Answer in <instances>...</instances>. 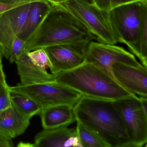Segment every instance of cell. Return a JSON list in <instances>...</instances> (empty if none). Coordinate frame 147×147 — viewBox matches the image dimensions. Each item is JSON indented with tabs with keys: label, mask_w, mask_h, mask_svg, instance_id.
Segmentation results:
<instances>
[{
	"label": "cell",
	"mask_w": 147,
	"mask_h": 147,
	"mask_svg": "<svg viewBox=\"0 0 147 147\" xmlns=\"http://www.w3.org/2000/svg\"><path fill=\"white\" fill-rule=\"evenodd\" d=\"M110 22L118 42L133 54L144 26L147 24V0L126 3L108 11Z\"/></svg>",
	"instance_id": "obj_4"
},
{
	"label": "cell",
	"mask_w": 147,
	"mask_h": 147,
	"mask_svg": "<svg viewBox=\"0 0 147 147\" xmlns=\"http://www.w3.org/2000/svg\"><path fill=\"white\" fill-rule=\"evenodd\" d=\"M85 62L98 67L113 78L112 66L115 63H123L137 67L143 66L134 55L122 47L93 41L86 51Z\"/></svg>",
	"instance_id": "obj_8"
},
{
	"label": "cell",
	"mask_w": 147,
	"mask_h": 147,
	"mask_svg": "<svg viewBox=\"0 0 147 147\" xmlns=\"http://www.w3.org/2000/svg\"><path fill=\"white\" fill-rule=\"evenodd\" d=\"M120 114L127 135L133 147H142L147 142V114L139 98L133 94L113 100Z\"/></svg>",
	"instance_id": "obj_7"
},
{
	"label": "cell",
	"mask_w": 147,
	"mask_h": 147,
	"mask_svg": "<svg viewBox=\"0 0 147 147\" xmlns=\"http://www.w3.org/2000/svg\"><path fill=\"white\" fill-rule=\"evenodd\" d=\"M76 121V130L82 147H110L99 135L80 122Z\"/></svg>",
	"instance_id": "obj_18"
},
{
	"label": "cell",
	"mask_w": 147,
	"mask_h": 147,
	"mask_svg": "<svg viewBox=\"0 0 147 147\" xmlns=\"http://www.w3.org/2000/svg\"><path fill=\"white\" fill-rule=\"evenodd\" d=\"M52 5H57L61 3V0H46Z\"/></svg>",
	"instance_id": "obj_29"
},
{
	"label": "cell",
	"mask_w": 147,
	"mask_h": 147,
	"mask_svg": "<svg viewBox=\"0 0 147 147\" xmlns=\"http://www.w3.org/2000/svg\"><path fill=\"white\" fill-rule=\"evenodd\" d=\"M57 5L69 13L93 40L110 45L118 42L112 28L108 11L78 0H69Z\"/></svg>",
	"instance_id": "obj_5"
},
{
	"label": "cell",
	"mask_w": 147,
	"mask_h": 147,
	"mask_svg": "<svg viewBox=\"0 0 147 147\" xmlns=\"http://www.w3.org/2000/svg\"><path fill=\"white\" fill-rule=\"evenodd\" d=\"M91 41L83 40L44 48L51 63V74L71 70L82 64Z\"/></svg>",
	"instance_id": "obj_9"
},
{
	"label": "cell",
	"mask_w": 147,
	"mask_h": 147,
	"mask_svg": "<svg viewBox=\"0 0 147 147\" xmlns=\"http://www.w3.org/2000/svg\"><path fill=\"white\" fill-rule=\"evenodd\" d=\"M26 53L32 62L37 66L45 69L48 68L50 69L51 68V63L44 48L34 50Z\"/></svg>",
	"instance_id": "obj_19"
},
{
	"label": "cell",
	"mask_w": 147,
	"mask_h": 147,
	"mask_svg": "<svg viewBox=\"0 0 147 147\" xmlns=\"http://www.w3.org/2000/svg\"><path fill=\"white\" fill-rule=\"evenodd\" d=\"M15 63L20 78V84L30 85L55 82L54 75L33 63L26 53L19 57Z\"/></svg>",
	"instance_id": "obj_13"
},
{
	"label": "cell",
	"mask_w": 147,
	"mask_h": 147,
	"mask_svg": "<svg viewBox=\"0 0 147 147\" xmlns=\"http://www.w3.org/2000/svg\"><path fill=\"white\" fill-rule=\"evenodd\" d=\"M30 120L12 106L0 113V130L13 139L24 133L30 125Z\"/></svg>",
	"instance_id": "obj_16"
},
{
	"label": "cell",
	"mask_w": 147,
	"mask_h": 147,
	"mask_svg": "<svg viewBox=\"0 0 147 147\" xmlns=\"http://www.w3.org/2000/svg\"><path fill=\"white\" fill-rule=\"evenodd\" d=\"M10 87L34 100L42 109L62 105L74 107L82 96L74 89L56 82L30 85L19 83Z\"/></svg>",
	"instance_id": "obj_6"
},
{
	"label": "cell",
	"mask_w": 147,
	"mask_h": 147,
	"mask_svg": "<svg viewBox=\"0 0 147 147\" xmlns=\"http://www.w3.org/2000/svg\"><path fill=\"white\" fill-rule=\"evenodd\" d=\"M142 107L145 114H147V97L140 96L138 97Z\"/></svg>",
	"instance_id": "obj_26"
},
{
	"label": "cell",
	"mask_w": 147,
	"mask_h": 147,
	"mask_svg": "<svg viewBox=\"0 0 147 147\" xmlns=\"http://www.w3.org/2000/svg\"><path fill=\"white\" fill-rule=\"evenodd\" d=\"M114 80L128 92L147 97V68L116 62L112 66Z\"/></svg>",
	"instance_id": "obj_11"
},
{
	"label": "cell",
	"mask_w": 147,
	"mask_h": 147,
	"mask_svg": "<svg viewBox=\"0 0 147 147\" xmlns=\"http://www.w3.org/2000/svg\"><path fill=\"white\" fill-rule=\"evenodd\" d=\"M14 143L12 139L0 130V147H13Z\"/></svg>",
	"instance_id": "obj_23"
},
{
	"label": "cell",
	"mask_w": 147,
	"mask_h": 147,
	"mask_svg": "<svg viewBox=\"0 0 147 147\" xmlns=\"http://www.w3.org/2000/svg\"><path fill=\"white\" fill-rule=\"evenodd\" d=\"M76 121L100 136L110 147H133L113 100L82 95L74 107Z\"/></svg>",
	"instance_id": "obj_1"
},
{
	"label": "cell",
	"mask_w": 147,
	"mask_h": 147,
	"mask_svg": "<svg viewBox=\"0 0 147 147\" xmlns=\"http://www.w3.org/2000/svg\"><path fill=\"white\" fill-rule=\"evenodd\" d=\"M12 106L10 86L5 80L0 85V113Z\"/></svg>",
	"instance_id": "obj_20"
},
{
	"label": "cell",
	"mask_w": 147,
	"mask_h": 147,
	"mask_svg": "<svg viewBox=\"0 0 147 147\" xmlns=\"http://www.w3.org/2000/svg\"><path fill=\"white\" fill-rule=\"evenodd\" d=\"M41 0H0V2L7 4H16L20 3H28Z\"/></svg>",
	"instance_id": "obj_25"
},
{
	"label": "cell",
	"mask_w": 147,
	"mask_h": 147,
	"mask_svg": "<svg viewBox=\"0 0 147 147\" xmlns=\"http://www.w3.org/2000/svg\"><path fill=\"white\" fill-rule=\"evenodd\" d=\"M25 44L24 41L20 39L18 37L13 40L12 45L10 56L8 59L10 63L15 62L16 59L22 55Z\"/></svg>",
	"instance_id": "obj_22"
},
{
	"label": "cell",
	"mask_w": 147,
	"mask_h": 147,
	"mask_svg": "<svg viewBox=\"0 0 147 147\" xmlns=\"http://www.w3.org/2000/svg\"><path fill=\"white\" fill-rule=\"evenodd\" d=\"M52 7L46 0L31 2L25 22L18 35L26 43L40 26Z\"/></svg>",
	"instance_id": "obj_15"
},
{
	"label": "cell",
	"mask_w": 147,
	"mask_h": 147,
	"mask_svg": "<svg viewBox=\"0 0 147 147\" xmlns=\"http://www.w3.org/2000/svg\"><path fill=\"white\" fill-rule=\"evenodd\" d=\"M30 3L0 13V52L9 59L13 40L18 36L27 18Z\"/></svg>",
	"instance_id": "obj_10"
},
{
	"label": "cell",
	"mask_w": 147,
	"mask_h": 147,
	"mask_svg": "<svg viewBox=\"0 0 147 147\" xmlns=\"http://www.w3.org/2000/svg\"><path fill=\"white\" fill-rule=\"evenodd\" d=\"M10 90L12 105L20 114L29 119L39 114L42 108L34 100L10 87Z\"/></svg>",
	"instance_id": "obj_17"
},
{
	"label": "cell",
	"mask_w": 147,
	"mask_h": 147,
	"mask_svg": "<svg viewBox=\"0 0 147 147\" xmlns=\"http://www.w3.org/2000/svg\"><path fill=\"white\" fill-rule=\"evenodd\" d=\"M86 40L93 41L69 13L59 5L52 4L40 26L26 43L22 55L48 46Z\"/></svg>",
	"instance_id": "obj_3"
},
{
	"label": "cell",
	"mask_w": 147,
	"mask_h": 147,
	"mask_svg": "<svg viewBox=\"0 0 147 147\" xmlns=\"http://www.w3.org/2000/svg\"><path fill=\"white\" fill-rule=\"evenodd\" d=\"M74 107L62 105L42 108L39 114L44 129L68 125L76 121Z\"/></svg>",
	"instance_id": "obj_14"
},
{
	"label": "cell",
	"mask_w": 147,
	"mask_h": 147,
	"mask_svg": "<svg viewBox=\"0 0 147 147\" xmlns=\"http://www.w3.org/2000/svg\"><path fill=\"white\" fill-rule=\"evenodd\" d=\"M6 80V76L3 69L2 62L0 63V85Z\"/></svg>",
	"instance_id": "obj_27"
},
{
	"label": "cell",
	"mask_w": 147,
	"mask_h": 147,
	"mask_svg": "<svg viewBox=\"0 0 147 147\" xmlns=\"http://www.w3.org/2000/svg\"><path fill=\"white\" fill-rule=\"evenodd\" d=\"M53 75L56 82L90 98L114 100L133 94L104 70L89 63L84 62L75 68Z\"/></svg>",
	"instance_id": "obj_2"
},
{
	"label": "cell",
	"mask_w": 147,
	"mask_h": 147,
	"mask_svg": "<svg viewBox=\"0 0 147 147\" xmlns=\"http://www.w3.org/2000/svg\"><path fill=\"white\" fill-rule=\"evenodd\" d=\"M137 1L139 0H92L95 6L108 11L119 6Z\"/></svg>",
	"instance_id": "obj_21"
},
{
	"label": "cell",
	"mask_w": 147,
	"mask_h": 147,
	"mask_svg": "<svg viewBox=\"0 0 147 147\" xmlns=\"http://www.w3.org/2000/svg\"><path fill=\"white\" fill-rule=\"evenodd\" d=\"M2 54L0 52V63L2 62Z\"/></svg>",
	"instance_id": "obj_31"
},
{
	"label": "cell",
	"mask_w": 147,
	"mask_h": 147,
	"mask_svg": "<svg viewBox=\"0 0 147 147\" xmlns=\"http://www.w3.org/2000/svg\"><path fill=\"white\" fill-rule=\"evenodd\" d=\"M35 147H82L76 128L68 125L44 129L35 137Z\"/></svg>",
	"instance_id": "obj_12"
},
{
	"label": "cell",
	"mask_w": 147,
	"mask_h": 147,
	"mask_svg": "<svg viewBox=\"0 0 147 147\" xmlns=\"http://www.w3.org/2000/svg\"><path fill=\"white\" fill-rule=\"evenodd\" d=\"M18 147H35L34 143H30L23 142H20L17 145Z\"/></svg>",
	"instance_id": "obj_28"
},
{
	"label": "cell",
	"mask_w": 147,
	"mask_h": 147,
	"mask_svg": "<svg viewBox=\"0 0 147 147\" xmlns=\"http://www.w3.org/2000/svg\"><path fill=\"white\" fill-rule=\"evenodd\" d=\"M69 0H61V2H64V1H67ZM80 1H84V2H86V3H89V4H93L92 1V0H78Z\"/></svg>",
	"instance_id": "obj_30"
},
{
	"label": "cell",
	"mask_w": 147,
	"mask_h": 147,
	"mask_svg": "<svg viewBox=\"0 0 147 147\" xmlns=\"http://www.w3.org/2000/svg\"><path fill=\"white\" fill-rule=\"evenodd\" d=\"M26 4H27V3L7 4L0 2V13H2L6 11L10 10V9H13V8H15V7H17L20 6L22 5Z\"/></svg>",
	"instance_id": "obj_24"
}]
</instances>
